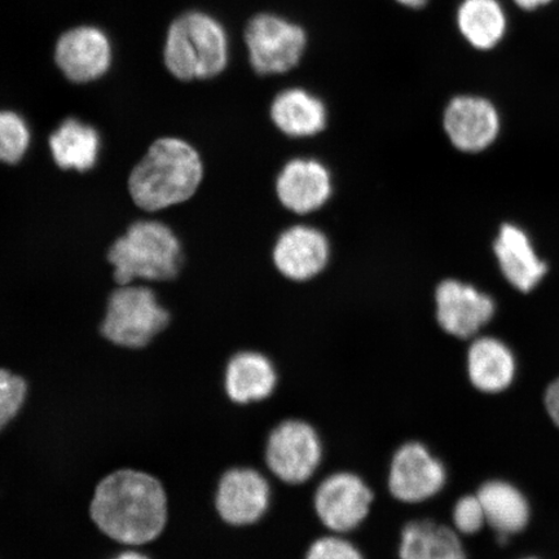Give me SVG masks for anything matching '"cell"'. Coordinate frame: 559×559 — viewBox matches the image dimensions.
Listing matches in <instances>:
<instances>
[{
	"label": "cell",
	"mask_w": 559,
	"mask_h": 559,
	"mask_svg": "<svg viewBox=\"0 0 559 559\" xmlns=\"http://www.w3.org/2000/svg\"><path fill=\"white\" fill-rule=\"evenodd\" d=\"M274 501V484L267 473L251 465L227 467L216 481L213 504L228 527L248 528L261 523Z\"/></svg>",
	"instance_id": "obj_9"
},
{
	"label": "cell",
	"mask_w": 559,
	"mask_h": 559,
	"mask_svg": "<svg viewBox=\"0 0 559 559\" xmlns=\"http://www.w3.org/2000/svg\"><path fill=\"white\" fill-rule=\"evenodd\" d=\"M275 190L280 204L289 212H318L332 198V174L318 159L293 158L277 175Z\"/></svg>",
	"instance_id": "obj_15"
},
{
	"label": "cell",
	"mask_w": 559,
	"mask_h": 559,
	"mask_svg": "<svg viewBox=\"0 0 559 559\" xmlns=\"http://www.w3.org/2000/svg\"><path fill=\"white\" fill-rule=\"evenodd\" d=\"M477 496L486 522L499 535L516 534L527 526L528 502L514 486L502 480H488L478 488Z\"/></svg>",
	"instance_id": "obj_22"
},
{
	"label": "cell",
	"mask_w": 559,
	"mask_h": 559,
	"mask_svg": "<svg viewBox=\"0 0 559 559\" xmlns=\"http://www.w3.org/2000/svg\"><path fill=\"white\" fill-rule=\"evenodd\" d=\"M50 150L60 169L88 171L99 157V132L88 123L68 118L52 132Z\"/></svg>",
	"instance_id": "obj_21"
},
{
	"label": "cell",
	"mask_w": 559,
	"mask_h": 559,
	"mask_svg": "<svg viewBox=\"0 0 559 559\" xmlns=\"http://www.w3.org/2000/svg\"><path fill=\"white\" fill-rule=\"evenodd\" d=\"M270 115L280 132L297 139L319 135L328 123L324 102L300 87L278 93L271 104Z\"/></svg>",
	"instance_id": "obj_19"
},
{
	"label": "cell",
	"mask_w": 559,
	"mask_h": 559,
	"mask_svg": "<svg viewBox=\"0 0 559 559\" xmlns=\"http://www.w3.org/2000/svg\"><path fill=\"white\" fill-rule=\"evenodd\" d=\"M443 128L454 148L464 153H479L498 139L500 115L486 97L459 95L445 107Z\"/></svg>",
	"instance_id": "obj_14"
},
{
	"label": "cell",
	"mask_w": 559,
	"mask_h": 559,
	"mask_svg": "<svg viewBox=\"0 0 559 559\" xmlns=\"http://www.w3.org/2000/svg\"><path fill=\"white\" fill-rule=\"evenodd\" d=\"M508 20L499 0H463L457 27L475 50H492L507 33Z\"/></svg>",
	"instance_id": "obj_23"
},
{
	"label": "cell",
	"mask_w": 559,
	"mask_h": 559,
	"mask_svg": "<svg viewBox=\"0 0 559 559\" xmlns=\"http://www.w3.org/2000/svg\"><path fill=\"white\" fill-rule=\"evenodd\" d=\"M325 459L319 429L309 419L285 417L272 426L263 449L264 472L278 484L300 487L318 477Z\"/></svg>",
	"instance_id": "obj_5"
},
{
	"label": "cell",
	"mask_w": 559,
	"mask_h": 559,
	"mask_svg": "<svg viewBox=\"0 0 559 559\" xmlns=\"http://www.w3.org/2000/svg\"><path fill=\"white\" fill-rule=\"evenodd\" d=\"M31 130L24 118L11 110H0V163H20L31 145Z\"/></svg>",
	"instance_id": "obj_24"
},
{
	"label": "cell",
	"mask_w": 559,
	"mask_h": 559,
	"mask_svg": "<svg viewBox=\"0 0 559 559\" xmlns=\"http://www.w3.org/2000/svg\"><path fill=\"white\" fill-rule=\"evenodd\" d=\"M544 403L551 421H554L559 428V379L554 383H550L547 393H545Z\"/></svg>",
	"instance_id": "obj_28"
},
{
	"label": "cell",
	"mask_w": 559,
	"mask_h": 559,
	"mask_svg": "<svg viewBox=\"0 0 559 559\" xmlns=\"http://www.w3.org/2000/svg\"><path fill=\"white\" fill-rule=\"evenodd\" d=\"M492 297L460 280H444L436 290L437 323L453 338L475 337L495 317Z\"/></svg>",
	"instance_id": "obj_11"
},
{
	"label": "cell",
	"mask_w": 559,
	"mask_h": 559,
	"mask_svg": "<svg viewBox=\"0 0 559 559\" xmlns=\"http://www.w3.org/2000/svg\"><path fill=\"white\" fill-rule=\"evenodd\" d=\"M29 384L24 377L0 368V435L15 419L26 402Z\"/></svg>",
	"instance_id": "obj_25"
},
{
	"label": "cell",
	"mask_w": 559,
	"mask_h": 559,
	"mask_svg": "<svg viewBox=\"0 0 559 559\" xmlns=\"http://www.w3.org/2000/svg\"><path fill=\"white\" fill-rule=\"evenodd\" d=\"M313 481L312 509L325 533L353 535L372 514L377 495L358 472L335 469Z\"/></svg>",
	"instance_id": "obj_6"
},
{
	"label": "cell",
	"mask_w": 559,
	"mask_h": 559,
	"mask_svg": "<svg viewBox=\"0 0 559 559\" xmlns=\"http://www.w3.org/2000/svg\"><path fill=\"white\" fill-rule=\"evenodd\" d=\"M90 519L108 539L130 547L150 544L163 535L169 506L163 484L150 473L118 469L96 485Z\"/></svg>",
	"instance_id": "obj_1"
},
{
	"label": "cell",
	"mask_w": 559,
	"mask_h": 559,
	"mask_svg": "<svg viewBox=\"0 0 559 559\" xmlns=\"http://www.w3.org/2000/svg\"><path fill=\"white\" fill-rule=\"evenodd\" d=\"M170 320L155 292L145 286L123 285L109 297L100 332L116 346L143 348L169 326Z\"/></svg>",
	"instance_id": "obj_7"
},
{
	"label": "cell",
	"mask_w": 559,
	"mask_h": 559,
	"mask_svg": "<svg viewBox=\"0 0 559 559\" xmlns=\"http://www.w3.org/2000/svg\"><path fill=\"white\" fill-rule=\"evenodd\" d=\"M526 559H535V558H526Z\"/></svg>",
	"instance_id": "obj_32"
},
{
	"label": "cell",
	"mask_w": 559,
	"mask_h": 559,
	"mask_svg": "<svg viewBox=\"0 0 559 559\" xmlns=\"http://www.w3.org/2000/svg\"><path fill=\"white\" fill-rule=\"evenodd\" d=\"M282 376L267 353L245 348L229 356L223 368V391L227 400L240 407L258 405L275 395Z\"/></svg>",
	"instance_id": "obj_13"
},
{
	"label": "cell",
	"mask_w": 559,
	"mask_h": 559,
	"mask_svg": "<svg viewBox=\"0 0 559 559\" xmlns=\"http://www.w3.org/2000/svg\"><path fill=\"white\" fill-rule=\"evenodd\" d=\"M451 522L460 535L473 536L480 533L487 522L477 493L460 496L451 509Z\"/></svg>",
	"instance_id": "obj_27"
},
{
	"label": "cell",
	"mask_w": 559,
	"mask_h": 559,
	"mask_svg": "<svg viewBox=\"0 0 559 559\" xmlns=\"http://www.w3.org/2000/svg\"><path fill=\"white\" fill-rule=\"evenodd\" d=\"M466 373L472 386L480 393H501L513 382L514 355L504 342L498 338H475L467 348Z\"/></svg>",
	"instance_id": "obj_20"
},
{
	"label": "cell",
	"mask_w": 559,
	"mask_h": 559,
	"mask_svg": "<svg viewBox=\"0 0 559 559\" xmlns=\"http://www.w3.org/2000/svg\"><path fill=\"white\" fill-rule=\"evenodd\" d=\"M108 262L120 286L135 280L167 282L177 277L181 245L169 226L158 221H138L111 245Z\"/></svg>",
	"instance_id": "obj_4"
},
{
	"label": "cell",
	"mask_w": 559,
	"mask_h": 559,
	"mask_svg": "<svg viewBox=\"0 0 559 559\" xmlns=\"http://www.w3.org/2000/svg\"><path fill=\"white\" fill-rule=\"evenodd\" d=\"M330 260V240L320 229L310 226L285 229L272 251V261L280 274L298 283L319 276Z\"/></svg>",
	"instance_id": "obj_16"
},
{
	"label": "cell",
	"mask_w": 559,
	"mask_h": 559,
	"mask_svg": "<svg viewBox=\"0 0 559 559\" xmlns=\"http://www.w3.org/2000/svg\"><path fill=\"white\" fill-rule=\"evenodd\" d=\"M304 559H367L352 537L345 535L323 534L306 549Z\"/></svg>",
	"instance_id": "obj_26"
},
{
	"label": "cell",
	"mask_w": 559,
	"mask_h": 559,
	"mask_svg": "<svg viewBox=\"0 0 559 559\" xmlns=\"http://www.w3.org/2000/svg\"><path fill=\"white\" fill-rule=\"evenodd\" d=\"M493 251L502 275L516 290L530 293L547 275L548 264L536 254L530 237L519 226L502 225Z\"/></svg>",
	"instance_id": "obj_18"
},
{
	"label": "cell",
	"mask_w": 559,
	"mask_h": 559,
	"mask_svg": "<svg viewBox=\"0 0 559 559\" xmlns=\"http://www.w3.org/2000/svg\"><path fill=\"white\" fill-rule=\"evenodd\" d=\"M449 480V466L423 440H405L391 454L386 489L402 506L428 504L445 491Z\"/></svg>",
	"instance_id": "obj_8"
},
{
	"label": "cell",
	"mask_w": 559,
	"mask_h": 559,
	"mask_svg": "<svg viewBox=\"0 0 559 559\" xmlns=\"http://www.w3.org/2000/svg\"><path fill=\"white\" fill-rule=\"evenodd\" d=\"M251 68L260 75H278L299 66L306 52L302 26L275 13H258L243 34Z\"/></svg>",
	"instance_id": "obj_10"
},
{
	"label": "cell",
	"mask_w": 559,
	"mask_h": 559,
	"mask_svg": "<svg viewBox=\"0 0 559 559\" xmlns=\"http://www.w3.org/2000/svg\"><path fill=\"white\" fill-rule=\"evenodd\" d=\"M396 2L404 7H408V9L417 10L423 9V7L428 4L430 0H396Z\"/></svg>",
	"instance_id": "obj_30"
},
{
	"label": "cell",
	"mask_w": 559,
	"mask_h": 559,
	"mask_svg": "<svg viewBox=\"0 0 559 559\" xmlns=\"http://www.w3.org/2000/svg\"><path fill=\"white\" fill-rule=\"evenodd\" d=\"M204 179L199 152L179 138H159L139 160L129 177L134 204L148 213L183 204Z\"/></svg>",
	"instance_id": "obj_2"
},
{
	"label": "cell",
	"mask_w": 559,
	"mask_h": 559,
	"mask_svg": "<svg viewBox=\"0 0 559 559\" xmlns=\"http://www.w3.org/2000/svg\"><path fill=\"white\" fill-rule=\"evenodd\" d=\"M53 58L67 80L90 83L108 73L114 62V46L100 27L79 25L60 35Z\"/></svg>",
	"instance_id": "obj_12"
},
{
	"label": "cell",
	"mask_w": 559,
	"mask_h": 559,
	"mask_svg": "<svg viewBox=\"0 0 559 559\" xmlns=\"http://www.w3.org/2000/svg\"><path fill=\"white\" fill-rule=\"evenodd\" d=\"M111 559H150V558L143 554H139V551H135V550H126V551H122V554H120Z\"/></svg>",
	"instance_id": "obj_31"
},
{
	"label": "cell",
	"mask_w": 559,
	"mask_h": 559,
	"mask_svg": "<svg viewBox=\"0 0 559 559\" xmlns=\"http://www.w3.org/2000/svg\"><path fill=\"white\" fill-rule=\"evenodd\" d=\"M397 559H467L460 534L432 516H414L401 528Z\"/></svg>",
	"instance_id": "obj_17"
},
{
	"label": "cell",
	"mask_w": 559,
	"mask_h": 559,
	"mask_svg": "<svg viewBox=\"0 0 559 559\" xmlns=\"http://www.w3.org/2000/svg\"><path fill=\"white\" fill-rule=\"evenodd\" d=\"M229 61L225 26L206 12L190 11L167 29L164 62L175 79L185 82L215 79Z\"/></svg>",
	"instance_id": "obj_3"
},
{
	"label": "cell",
	"mask_w": 559,
	"mask_h": 559,
	"mask_svg": "<svg viewBox=\"0 0 559 559\" xmlns=\"http://www.w3.org/2000/svg\"><path fill=\"white\" fill-rule=\"evenodd\" d=\"M513 2L524 11H534L549 4L551 0H513Z\"/></svg>",
	"instance_id": "obj_29"
}]
</instances>
